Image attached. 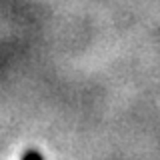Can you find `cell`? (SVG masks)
Segmentation results:
<instances>
[{"label": "cell", "mask_w": 160, "mask_h": 160, "mask_svg": "<svg viewBox=\"0 0 160 160\" xmlns=\"http://www.w3.org/2000/svg\"><path fill=\"white\" fill-rule=\"evenodd\" d=\"M22 160H44V158H42V154H40L38 150L30 148V150H26V152L22 154Z\"/></svg>", "instance_id": "obj_1"}]
</instances>
